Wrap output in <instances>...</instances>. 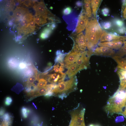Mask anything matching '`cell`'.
Returning a JSON list of instances; mask_svg holds the SVG:
<instances>
[{
  "label": "cell",
  "mask_w": 126,
  "mask_h": 126,
  "mask_svg": "<svg viewBox=\"0 0 126 126\" xmlns=\"http://www.w3.org/2000/svg\"><path fill=\"white\" fill-rule=\"evenodd\" d=\"M121 14L122 18L126 20V0H122Z\"/></svg>",
  "instance_id": "cell-25"
},
{
  "label": "cell",
  "mask_w": 126,
  "mask_h": 126,
  "mask_svg": "<svg viewBox=\"0 0 126 126\" xmlns=\"http://www.w3.org/2000/svg\"><path fill=\"white\" fill-rule=\"evenodd\" d=\"M56 25L55 23H52V24L50 26V28L52 30H53L54 29H55V28L56 27Z\"/></svg>",
  "instance_id": "cell-38"
},
{
  "label": "cell",
  "mask_w": 126,
  "mask_h": 126,
  "mask_svg": "<svg viewBox=\"0 0 126 126\" xmlns=\"http://www.w3.org/2000/svg\"><path fill=\"white\" fill-rule=\"evenodd\" d=\"M13 117L10 113H6L1 118L0 126H12Z\"/></svg>",
  "instance_id": "cell-16"
},
{
  "label": "cell",
  "mask_w": 126,
  "mask_h": 126,
  "mask_svg": "<svg viewBox=\"0 0 126 126\" xmlns=\"http://www.w3.org/2000/svg\"><path fill=\"white\" fill-rule=\"evenodd\" d=\"M26 66V65L25 63H22L20 64L19 66L20 68L23 69Z\"/></svg>",
  "instance_id": "cell-39"
},
{
  "label": "cell",
  "mask_w": 126,
  "mask_h": 126,
  "mask_svg": "<svg viewBox=\"0 0 126 126\" xmlns=\"http://www.w3.org/2000/svg\"><path fill=\"white\" fill-rule=\"evenodd\" d=\"M37 11V14L48 17V15L54 16L46 8L44 3L41 2L37 6L36 8Z\"/></svg>",
  "instance_id": "cell-15"
},
{
  "label": "cell",
  "mask_w": 126,
  "mask_h": 126,
  "mask_svg": "<svg viewBox=\"0 0 126 126\" xmlns=\"http://www.w3.org/2000/svg\"><path fill=\"white\" fill-rule=\"evenodd\" d=\"M35 24V23L34 21H33L29 23L30 26L31 27L33 28L34 27Z\"/></svg>",
  "instance_id": "cell-40"
},
{
  "label": "cell",
  "mask_w": 126,
  "mask_h": 126,
  "mask_svg": "<svg viewBox=\"0 0 126 126\" xmlns=\"http://www.w3.org/2000/svg\"><path fill=\"white\" fill-rule=\"evenodd\" d=\"M101 1L99 0H92L91 1L92 13L95 17L96 16V12Z\"/></svg>",
  "instance_id": "cell-19"
},
{
  "label": "cell",
  "mask_w": 126,
  "mask_h": 126,
  "mask_svg": "<svg viewBox=\"0 0 126 126\" xmlns=\"http://www.w3.org/2000/svg\"><path fill=\"white\" fill-rule=\"evenodd\" d=\"M88 126H95V125L93 124H91L89 125Z\"/></svg>",
  "instance_id": "cell-43"
},
{
  "label": "cell",
  "mask_w": 126,
  "mask_h": 126,
  "mask_svg": "<svg viewBox=\"0 0 126 126\" xmlns=\"http://www.w3.org/2000/svg\"><path fill=\"white\" fill-rule=\"evenodd\" d=\"M126 54V40L124 43L123 46L119 49L117 52L116 55L119 56L121 57Z\"/></svg>",
  "instance_id": "cell-23"
},
{
  "label": "cell",
  "mask_w": 126,
  "mask_h": 126,
  "mask_svg": "<svg viewBox=\"0 0 126 126\" xmlns=\"http://www.w3.org/2000/svg\"><path fill=\"white\" fill-rule=\"evenodd\" d=\"M29 111L27 108L24 107H23L21 109V112L23 117L24 118H27L28 113Z\"/></svg>",
  "instance_id": "cell-28"
},
{
  "label": "cell",
  "mask_w": 126,
  "mask_h": 126,
  "mask_svg": "<svg viewBox=\"0 0 126 126\" xmlns=\"http://www.w3.org/2000/svg\"><path fill=\"white\" fill-rule=\"evenodd\" d=\"M56 54V56L55 60L56 63H63L64 60L66 55L59 50L57 51Z\"/></svg>",
  "instance_id": "cell-21"
},
{
  "label": "cell",
  "mask_w": 126,
  "mask_h": 126,
  "mask_svg": "<svg viewBox=\"0 0 126 126\" xmlns=\"http://www.w3.org/2000/svg\"><path fill=\"white\" fill-rule=\"evenodd\" d=\"M112 58L117 63V68L126 70V59L117 55L114 56Z\"/></svg>",
  "instance_id": "cell-17"
},
{
  "label": "cell",
  "mask_w": 126,
  "mask_h": 126,
  "mask_svg": "<svg viewBox=\"0 0 126 126\" xmlns=\"http://www.w3.org/2000/svg\"><path fill=\"white\" fill-rule=\"evenodd\" d=\"M55 84H51L45 87L39 88L35 92L32 91L27 94L29 100H31L37 97L45 95L49 91L51 90L53 88Z\"/></svg>",
  "instance_id": "cell-8"
},
{
  "label": "cell",
  "mask_w": 126,
  "mask_h": 126,
  "mask_svg": "<svg viewBox=\"0 0 126 126\" xmlns=\"http://www.w3.org/2000/svg\"><path fill=\"white\" fill-rule=\"evenodd\" d=\"M101 25L102 28L105 29H110L112 26V23L108 21L102 22L101 23Z\"/></svg>",
  "instance_id": "cell-26"
},
{
  "label": "cell",
  "mask_w": 126,
  "mask_h": 126,
  "mask_svg": "<svg viewBox=\"0 0 126 126\" xmlns=\"http://www.w3.org/2000/svg\"><path fill=\"white\" fill-rule=\"evenodd\" d=\"M72 11V9L71 7H67L63 9V13L65 15H67L70 14Z\"/></svg>",
  "instance_id": "cell-29"
},
{
  "label": "cell",
  "mask_w": 126,
  "mask_h": 126,
  "mask_svg": "<svg viewBox=\"0 0 126 126\" xmlns=\"http://www.w3.org/2000/svg\"><path fill=\"white\" fill-rule=\"evenodd\" d=\"M117 73L120 80V84L118 89H125L126 88V70L117 68Z\"/></svg>",
  "instance_id": "cell-14"
},
{
  "label": "cell",
  "mask_w": 126,
  "mask_h": 126,
  "mask_svg": "<svg viewBox=\"0 0 126 126\" xmlns=\"http://www.w3.org/2000/svg\"><path fill=\"white\" fill-rule=\"evenodd\" d=\"M5 110L3 108H1L0 110V117H2L5 114Z\"/></svg>",
  "instance_id": "cell-35"
},
{
  "label": "cell",
  "mask_w": 126,
  "mask_h": 126,
  "mask_svg": "<svg viewBox=\"0 0 126 126\" xmlns=\"http://www.w3.org/2000/svg\"><path fill=\"white\" fill-rule=\"evenodd\" d=\"M84 2L85 14L88 18H90L91 15V1L88 0H84Z\"/></svg>",
  "instance_id": "cell-20"
},
{
  "label": "cell",
  "mask_w": 126,
  "mask_h": 126,
  "mask_svg": "<svg viewBox=\"0 0 126 126\" xmlns=\"http://www.w3.org/2000/svg\"><path fill=\"white\" fill-rule=\"evenodd\" d=\"M117 32L120 34H126V26H124L118 28L117 29Z\"/></svg>",
  "instance_id": "cell-30"
},
{
  "label": "cell",
  "mask_w": 126,
  "mask_h": 126,
  "mask_svg": "<svg viewBox=\"0 0 126 126\" xmlns=\"http://www.w3.org/2000/svg\"><path fill=\"white\" fill-rule=\"evenodd\" d=\"M30 1L29 0H25L24 1V4L25 6H28L30 5Z\"/></svg>",
  "instance_id": "cell-41"
},
{
  "label": "cell",
  "mask_w": 126,
  "mask_h": 126,
  "mask_svg": "<svg viewBox=\"0 0 126 126\" xmlns=\"http://www.w3.org/2000/svg\"><path fill=\"white\" fill-rule=\"evenodd\" d=\"M97 19L92 18L89 21L86 28L85 37L87 42L96 46L103 31Z\"/></svg>",
  "instance_id": "cell-3"
},
{
  "label": "cell",
  "mask_w": 126,
  "mask_h": 126,
  "mask_svg": "<svg viewBox=\"0 0 126 126\" xmlns=\"http://www.w3.org/2000/svg\"><path fill=\"white\" fill-rule=\"evenodd\" d=\"M82 52L72 49L66 55L64 58L63 62L64 67L68 69L76 63L80 57Z\"/></svg>",
  "instance_id": "cell-6"
},
{
  "label": "cell",
  "mask_w": 126,
  "mask_h": 126,
  "mask_svg": "<svg viewBox=\"0 0 126 126\" xmlns=\"http://www.w3.org/2000/svg\"><path fill=\"white\" fill-rule=\"evenodd\" d=\"M22 14V12L19 10L17 11L15 14V15L17 18H19L21 16Z\"/></svg>",
  "instance_id": "cell-34"
},
{
  "label": "cell",
  "mask_w": 126,
  "mask_h": 126,
  "mask_svg": "<svg viewBox=\"0 0 126 126\" xmlns=\"http://www.w3.org/2000/svg\"><path fill=\"white\" fill-rule=\"evenodd\" d=\"M79 70L75 63L70 66L66 73L68 77L70 78L75 75L79 71Z\"/></svg>",
  "instance_id": "cell-18"
},
{
  "label": "cell",
  "mask_w": 126,
  "mask_h": 126,
  "mask_svg": "<svg viewBox=\"0 0 126 126\" xmlns=\"http://www.w3.org/2000/svg\"><path fill=\"white\" fill-rule=\"evenodd\" d=\"M76 5L78 7H81L82 5V3L80 1H78L76 3Z\"/></svg>",
  "instance_id": "cell-37"
},
{
  "label": "cell",
  "mask_w": 126,
  "mask_h": 126,
  "mask_svg": "<svg viewBox=\"0 0 126 126\" xmlns=\"http://www.w3.org/2000/svg\"><path fill=\"white\" fill-rule=\"evenodd\" d=\"M77 83V77L75 75L68 80L55 84L50 91L52 96L63 99L70 93L76 90Z\"/></svg>",
  "instance_id": "cell-2"
},
{
  "label": "cell",
  "mask_w": 126,
  "mask_h": 126,
  "mask_svg": "<svg viewBox=\"0 0 126 126\" xmlns=\"http://www.w3.org/2000/svg\"><path fill=\"white\" fill-rule=\"evenodd\" d=\"M88 18L85 14V10H82L78 17L77 23L74 31V34L79 33L85 29L88 22Z\"/></svg>",
  "instance_id": "cell-7"
},
{
  "label": "cell",
  "mask_w": 126,
  "mask_h": 126,
  "mask_svg": "<svg viewBox=\"0 0 126 126\" xmlns=\"http://www.w3.org/2000/svg\"><path fill=\"white\" fill-rule=\"evenodd\" d=\"M113 24L118 28L124 26V23L121 20L118 18H115L112 20Z\"/></svg>",
  "instance_id": "cell-24"
},
{
  "label": "cell",
  "mask_w": 126,
  "mask_h": 126,
  "mask_svg": "<svg viewBox=\"0 0 126 126\" xmlns=\"http://www.w3.org/2000/svg\"><path fill=\"white\" fill-rule=\"evenodd\" d=\"M10 6V4L9 3H7L6 4V7L8 8Z\"/></svg>",
  "instance_id": "cell-42"
},
{
  "label": "cell",
  "mask_w": 126,
  "mask_h": 126,
  "mask_svg": "<svg viewBox=\"0 0 126 126\" xmlns=\"http://www.w3.org/2000/svg\"><path fill=\"white\" fill-rule=\"evenodd\" d=\"M66 75V74L62 72L50 74L49 76L48 81L53 84L59 83L64 81Z\"/></svg>",
  "instance_id": "cell-13"
},
{
  "label": "cell",
  "mask_w": 126,
  "mask_h": 126,
  "mask_svg": "<svg viewBox=\"0 0 126 126\" xmlns=\"http://www.w3.org/2000/svg\"><path fill=\"white\" fill-rule=\"evenodd\" d=\"M47 84V81L44 79H41L39 81L37 86L38 88H40L46 86Z\"/></svg>",
  "instance_id": "cell-27"
},
{
  "label": "cell",
  "mask_w": 126,
  "mask_h": 126,
  "mask_svg": "<svg viewBox=\"0 0 126 126\" xmlns=\"http://www.w3.org/2000/svg\"><path fill=\"white\" fill-rule=\"evenodd\" d=\"M109 9L107 7H105L103 8L102 10V15L105 16H107L109 12Z\"/></svg>",
  "instance_id": "cell-32"
},
{
  "label": "cell",
  "mask_w": 126,
  "mask_h": 126,
  "mask_svg": "<svg viewBox=\"0 0 126 126\" xmlns=\"http://www.w3.org/2000/svg\"><path fill=\"white\" fill-rule=\"evenodd\" d=\"M124 107H125L124 110L122 111L121 114L124 116L126 118V103Z\"/></svg>",
  "instance_id": "cell-36"
},
{
  "label": "cell",
  "mask_w": 126,
  "mask_h": 126,
  "mask_svg": "<svg viewBox=\"0 0 126 126\" xmlns=\"http://www.w3.org/2000/svg\"><path fill=\"white\" fill-rule=\"evenodd\" d=\"M35 80V77L34 76H30L29 78L27 81V83L29 85L32 84Z\"/></svg>",
  "instance_id": "cell-33"
},
{
  "label": "cell",
  "mask_w": 126,
  "mask_h": 126,
  "mask_svg": "<svg viewBox=\"0 0 126 126\" xmlns=\"http://www.w3.org/2000/svg\"><path fill=\"white\" fill-rule=\"evenodd\" d=\"M125 41L116 39L110 41L101 42L98 43V45L100 46H104L112 49H118L121 47Z\"/></svg>",
  "instance_id": "cell-10"
},
{
  "label": "cell",
  "mask_w": 126,
  "mask_h": 126,
  "mask_svg": "<svg viewBox=\"0 0 126 126\" xmlns=\"http://www.w3.org/2000/svg\"><path fill=\"white\" fill-rule=\"evenodd\" d=\"M52 30L50 28H45L41 34V38L42 39L47 38L52 33Z\"/></svg>",
  "instance_id": "cell-22"
},
{
  "label": "cell",
  "mask_w": 126,
  "mask_h": 126,
  "mask_svg": "<svg viewBox=\"0 0 126 126\" xmlns=\"http://www.w3.org/2000/svg\"><path fill=\"white\" fill-rule=\"evenodd\" d=\"M115 54L112 49L104 46L96 47L94 51V55L107 56H112Z\"/></svg>",
  "instance_id": "cell-12"
},
{
  "label": "cell",
  "mask_w": 126,
  "mask_h": 126,
  "mask_svg": "<svg viewBox=\"0 0 126 126\" xmlns=\"http://www.w3.org/2000/svg\"><path fill=\"white\" fill-rule=\"evenodd\" d=\"M116 39L121 40L125 41L126 40V36H119L103 30L99 40L100 42H102L105 41H110Z\"/></svg>",
  "instance_id": "cell-11"
},
{
  "label": "cell",
  "mask_w": 126,
  "mask_h": 126,
  "mask_svg": "<svg viewBox=\"0 0 126 126\" xmlns=\"http://www.w3.org/2000/svg\"><path fill=\"white\" fill-rule=\"evenodd\" d=\"M126 103V88L118 89L108 99L105 110L108 114H121Z\"/></svg>",
  "instance_id": "cell-1"
},
{
  "label": "cell",
  "mask_w": 126,
  "mask_h": 126,
  "mask_svg": "<svg viewBox=\"0 0 126 126\" xmlns=\"http://www.w3.org/2000/svg\"><path fill=\"white\" fill-rule=\"evenodd\" d=\"M71 37L74 42L72 49L82 52L85 51L87 47V40L83 32L77 34L74 33Z\"/></svg>",
  "instance_id": "cell-5"
},
{
  "label": "cell",
  "mask_w": 126,
  "mask_h": 126,
  "mask_svg": "<svg viewBox=\"0 0 126 126\" xmlns=\"http://www.w3.org/2000/svg\"><path fill=\"white\" fill-rule=\"evenodd\" d=\"M12 100L11 98L9 96L5 98L4 104L7 106L10 105L12 103Z\"/></svg>",
  "instance_id": "cell-31"
},
{
  "label": "cell",
  "mask_w": 126,
  "mask_h": 126,
  "mask_svg": "<svg viewBox=\"0 0 126 126\" xmlns=\"http://www.w3.org/2000/svg\"><path fill=\"white\" fill-rule=\"evenodd\" d=\"M87 51H86L82 52L80 57L75 63L79 71L87 69L89 66L90 56L87 55Z\"/></svg>",
  "instance_id": "cell-9"
},
{
  "label": "cell",
  "mask_w": 126,
  "mask_h": 126,
  "mask_svg": "<svg viewBox=\"0 0 126 126\" xmlns=\"http://www.w3.org/2000/svg\"><path fill=\"white\" fill-rule=\"evenodd\" d=\"M95 126H100L98 125H95Z\"/></svg>",
  "instance_id": "cell-44"
},
{
  "label": "cell",
  "mask_w": 126,
  "mask_h": 126,
  "mask_svg": "<svg viewBox=\"0 0 126 126\" xmlns=\"http://www.w3.org/2000/svg\"><path fill=\"white\" fill-rule=\"evenodd\" d=\"M85 109L81 108L80 105L69 112L71 119L69 126H85L84 116Z\"/></svg>",
  "instance_id": "cell-4"
}]
</instances>
